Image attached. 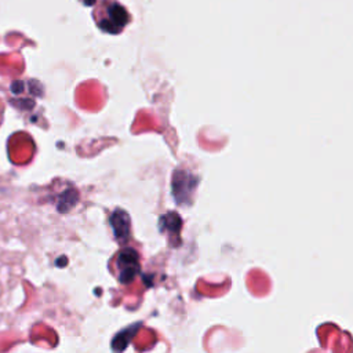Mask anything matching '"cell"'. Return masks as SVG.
Wrapping results in <instances>:
<instances>
[{"instance_id":"1","label":"cell","mask_w":353,"mask_h":353,"mask_svg":"<svg viewBox=\"0 0 353 353\" xmlns=\"http://www.w3.org/2000/svg\"><path fill=\"white\" fill-rule=\"evenodd\" d=\"M143 256L141 251L135 245L127 243L113 254L109 259L108 268L121 285H130L141 274Z\"/></svg>"},{"instance_id":"4","label":"cell","mask_w":353,"mask_h":353,"mask_svg":"<svg viewBox=\"0 0 353 353\" xmlns=\"http://www.w3.org/2000/svg\"><path fill=\"white\" fill-rule=\"evenodd\" d=\"M4 119V102L0 99V124L3 123Z\"/></svg>"},{"instance_id":"2","label":"cell","mask_w":353,"mask_h":353,"mask_svg":"<svg viewBox=\"0 0 353 353\" xmlns=\"http://www.w3.org/2000/svg\"><path fill=\"white\" fill-rule=\"evenodd\" d=\"M92 18L97 26L108 34H119L131 22V14L119 0H98Z\"/></svg>"},{"instance_id":"3","label":"cell","mask_w":353,"mask_h":353,"mask_svg":"<svg viewBox=\"0 0 353 353\" xmlns=\"http://www.w3.org/2000/svg\"><path fill=\"white\" fill-rule=\"evenodd\" d=\"M110 225L114 232V237L119 241L130 239V216L124 211L116 210L110 216Z\"/></svg>"}]
</instances>
